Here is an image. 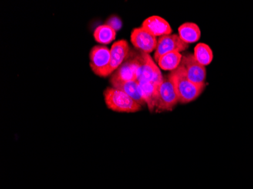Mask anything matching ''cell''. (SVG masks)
<instances>
[{
    "label": "cell",
    "mask_w": 253,
    "mask_h": 189,
    "mask_svg": "<svg viewBox=\"0 0 253 189\" xmlns=\"http://www.w3.org/2000/svg\"><path fill=\"white\" fill-rule=\"evenodd\" d=\"M169 79L174 85L179 102L190 103L196 100L204 90L206 84L197 85L187 79L185 70L181 65L169 75Z\"/></svg>",
    "instance_id": "1"
},
{
    "label": "cell",
    "mask_w": 253,
    "mask_h": 189,
    "mask_svg": "<svg viewBox=\"0 0 253 189\" xmlns=\"http://www.w3.org/2000/svg\"><path fill=\"white\" fill-rule=\"evenodd\" d=\"M104 99L107 107L114 112L121 113H135L140 112L142 106L128 95L114 87L104 91Z\"/></svg>",
    "instance_id": "2"
},
{
    "label": "cell",
    "mask_w": 253,
    "mask_h": 189,
    "mask_svg": "<svg viewBox=\"0 0 253 189\" xmlns=\"http://www.w3.org/2000/svg\"><path fill=\"white\" fill-rule=\"evenodd\" d=\"M178 102V96L173 83L169 78L163 79L159 86L156 112H170Z\"/></svg>",
    "instance_id": "3"
},
{
    "label": "cell",
    "mask_w": 253,
    "mask_h": 189,
    "mask_svg": "<svg viewBox=\"0 0 253 189\" xmlns=\"http://www.w3.org/2000/svg\"><path fill=\"white\" fill-rule=\"evenodd\" d=\"M140 66L138 68V82H152L161 83L164 78L151 57L142 52L140 55Z\"/></svg>",
    "instance_id": "4"
},
{
    "label": "cell",
    "mask_w": 253,
    "mask_h": 189,
    "mask_svg": "<svg viewBox=\"0 0 253 189\" xmlns=\"http://www.w3.org/2000/svg\"><path fill=\"white\" fill-rule=\"evenodd\" d=\"M110 49L105 45H96L93 47L89 53L90 68L95 75L105 77L106 71L110 63Z\"/></svg>",
    "instance_id": "5"
},
{
    "label": "cell",
    "mask_w": 253,
    "mask_h": 189,
    "mask_svg": "<svg viewBox=\"0 0 253 189\" xmlns=\"http://www.w3.org/2000/svg\"><path fill=\"white\" fill-rule=\"evenodd\" d=\"M189 44L186 43L180 39L179 35H166L161 37L158 39L157 46L155 52V59L159 61V58L166 54L170 52H180L188 49Z\"/></svg>",
    "instance_id": "6"
},
{
    "label": "cell",
    "mask_w": 253,
    "mask_h": 189,
    "mask_svg": "<svg viewBox=\"0 0 253 189\" xmlns=\"http://www.w3.org/2000/svg\"><path fill=\"white\" fill-rule=\"evenodd\" d=\"M180 65L185 70L187 79L195 84H205L206 78V67L197 62L194 55L189 54L182 58Z\"/></svg>",
    "instance_id": "7"
},
{
    "label": "cell",
    "mask_w": 253,
    "mask_h": 189,
    "mask_svg": "<svg viewBox=\"0 0 253 189\" xmlns=\"http://www.w3.org/2000/svg\"><path fill=\"white\" fill-rule=\"evenodd\" d=\"M139 66H140V57L129 58L116 70V72L111 77V82L137 81Z\"/></svg>",
    "instance_id": "8"
},
{
    "label": "cell",
    "mask_w": 253,
    "mask_h": 189,
    "mask_svg": "<svg viewBox=\"0 0 253 189\" xmlns=\"http://www.w3.org/2000/svg\"><path fill=\"white\" fill-rule=\"evenodd\" d=\"M130 40L133 46L143 53H151L156 50L158 40L156 37L145 31L143 28H135L131 32Z\"/></svg>",
    "instance_id": "9"
},
{
    "label": "cell",
    "mask_w": 253,
    "mask_h": 189,
    "mask_svg": "<svg viewBox=\"0 0 253 189\" xmlns=\"http://www.w3.org/2000/svg\"><path fill=\"white\" fill-rule=\"evenodd\" d=\"M129 48L128 43L126 40L117 41L112 45L110 49L111 59L109 63V68L106 71L105 77L112 75L114 72L125 62V59L128 56Z\"/></svg>",
    "instance_id": "10"
},
{
    "label": "cell",
    "mask_w": 253,
    "mask_h": 189,
    "mask_svg": "<svg viewBox=\"0 0 253 189\" xmlns=\"http://www.w3.org/2000/svg\"><path fill=\"white\" fill-rule=\"evenodd\" d=\"M141 28L156 38L170 35L172 33L169 23L164 18L156 15L146 18L142 24Z\"/></svg>",
    "instance_id": "11"
},
{
    "label": "cell",
    "mask_w": 253,
    "mask_h": 189,
    "mask_svg": "<svg viewBox=\"0 0 253 189\" xmlns=\"http://www.w3.org/2000/svg\"><path fill=\"white\" fill-rule=\"evenodd\" d=\"M142 96L144 99L146 105L150 112H153L156 109L159 97V89L161 83L152 82H139Z\"/></svg>",
    "instance_id": "12"
},
{
    "label": "cell",
    "mask_w": 253,
    "mask_h": 189,
    "mask_svg": "<svg viewBox=\"0 0 253 189\" xmlns=\"http://www.w3.org/2000/svg\"><path fill=\"white\" fill-rule=\"evenodd\" d=\"M112 86L119 89L128 95L135 102L140 104L141 106L146 105L144 99L142 96L141 89L138 81H130V82H112Z\"/></svg>",
    "instance_id": "13"
},
{
    "label": "cell",
    "mask_w": 253,
    "mask_h": 189,
    "mask_svg": "<svg viewBox=\"0 0 253 189\" xmlns=\"http://www.w3.org/2000/svg\"><path fill=\"white\" fill-rule=\"evenodd\" d=\"M179 37L187 44L197 42L201 37V31L198 25L188 22L180 25L178 28Z\"/></svg>",
    "instance_id": "14"
},
{
    "label": "cell",
    "mask_w": 253,
    "mask_h": 189,
    "mask_svg": "<svg viewBox=\"0 0 253 189\" xmlns=\"http://www.w3.org/2000/svg\"><path fill=\"white\" fill-rule=\"evenodd\" d=\"M182 58L183 56L180 52H170L161 57L158 63L161 69L173 72L180 66Z\"/></svg>",
    "instance_id": "15"
},
{
    "label": "cell",
    "mask_w": 253,
    "mask_h": 189,
    "mask_svg": "<svg viewBox=\"0 0 253 189\" xmlns=\"http://www.w3.org/2000/svg\"><path fill=\"white\" fill-rule=\"evenodd\" d=\"M93 36L95 40L99 44L108 45L116 39V31L109 25H100L95 30Z\"/></svg>",
    "instance_id": "16"
},
{
    "label": "cell",
    "mask_w": 253,
    "mask_h": 189,
    "mask_svg": "<svg viewBox=\"0 0 253 189\" xmlns=\"http://www.w3.org/2000/svg\"><path fill=\"white\" fill-rule=\"evenodd\" d=\"M194 57L203 66L210 65L213 60V52L207 44L199 43L194 49Z\"/></svg>",
    "instance_id": "17"
},
{
    "label": "cell",
    "mask_w": 253,
    "mask_h": 189,
    "mask_svg": "<svg viewBox=\"0 0 253 189\" xmlns=\"http://www.w3.org/2000/svg\"><path fill=\"white\" fill-rule=\"evenodd\" d=\"M107 25H109L111 28H113L115 31H117L121 29L122 24V21H121V20L119 19V18L113 16L109 18L107 22Z\"/></svg>",
    "instance_id": "18"
}]
</instances>
